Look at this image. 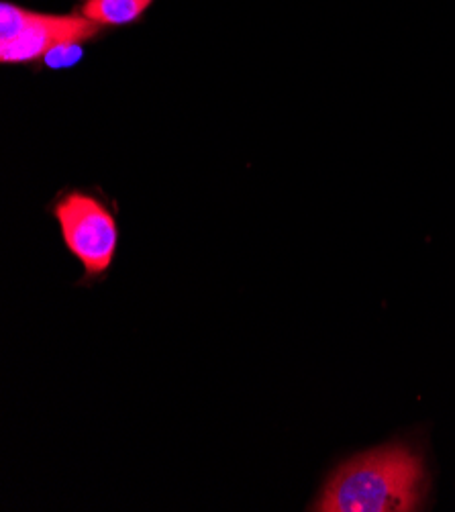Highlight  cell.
Listing matches in <instances>:
<instances>
[{
    "label": "cell",
    "instance_id": "8992f818",
    "mask_svg": "<svg viewBox=\"0 0 455 512\" xmlns=\"http://www.w3.org/2000/svg\"><path fill=\"white\" fill-rule=\"evenodd\" d=\"M84 3H86V0H84Z\"/></svg>",
    "mask_w": 455,
    "mask_h": 512
},
{
    "label": "cell",
    "instance_id": "6da1fadb",
    "mask_svg": "<svg viewBox=\"0 0 455 512\" xmlns=\"http://www.w3.org/2000/svg\"><path fill=\"white\" fill-rule=\"evenodd\" d=\"M423 462L402 445L353 457L325 484L315 510L323 512H411L423 496Z\"/></svg>",
    "mask_w": 455,
    "mask_h": 512
},
{
    "label": "cell",
    "instance_id": "7a4b0ae2",
    "mask_svg": "<svg viewBox=\"0 0 455 512\" xmlns=\"http://www.w3.org/2000/svg\"><path fill=\"white\" fill-rule=\"evenodd\" d=\"M82 13L56 15L25 9L5 0L0 5V62L35 64L62 43H86L100 35Z\"/></svg>",
    "mask_w": 455,
    "mask_h": 512
},
{
    "label": "cell",
    "instance_id": "5b68a950",
    "mask_svg": "<svg viewBox=\"0 0 455 512\" xmlns=\"http://www.w3.org/2000/svg\"><path fill=\"white\" fill-rule=\"evenodd\" d=\"M82 58H84V43H62L49 51L41 62L52 70H66L76 66Z\"/></svg>",
    "mask_w": 455,
    "mask_h": 512
},
{
    "label": "cell",
    "instance_id": "277c9868",
    "mask_svg": "<svg viewBox=\"0 0 455 512\" xmlns=\"http://www.w3.org/2000/svg\"><path fill=\"white\" fill-rule=\"evenodd\" d=\"M151 5L154 0H86L80 13L100 29L125 27L137 23Z\"/></svg>",
    "mask_w": 455,
    "mask_h": 512
},
{
    "label": "cell",
    "instance_id": "3957f363",
    "mask_svg": "<svg viewBox=\"0 0 455 512\" xmlns=\"http://www.w3.org/2000/svg\"><path fill=\"white\" fill-rule=\"evenodd\" d=\"M66 247L88 278L103 276L117 253L119 227L107 204L84 192L64 194L54 207Z\"/></svg>",
    "mask_w": 455,
    "mask_h": 512
}]
</instances>
